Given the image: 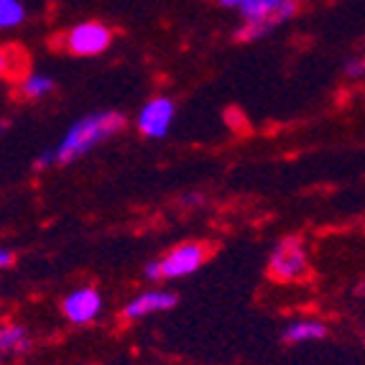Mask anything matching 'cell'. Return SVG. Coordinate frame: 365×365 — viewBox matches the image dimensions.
<instances>
[{"instance_id": "cell-1", "label": "cell", "mask_w": 365, "mask_h": 365, "mask_svg": "<svg viewBox=\"0 0 365 365\" xmlns=\"http://www.w3.org/2000/svg\"><path fill=\"white\" fill-rule=\"evenodd\" d=\"M125 128V115L118 110H95L87 115L77 118L67 128V133L61 135V140L54 148H46L36 156V169H46V166H67L74 164L77 158L87 156L90 151L118 135Z\"/></svg>"}, {"instance_id": "cell-2", "label": "cell", "mask_w": 365, "mask_h": 365, "mask_svg": "<svg viewBox=\"0 0 365 365\" xmlns=\"http://www.w3.org/2000/svg\"><path fill=\"white\" fill-rule=\"evenodd\" d=\"M307 274H309V256H307L302 237H284L268 258V276L281 284H294L304 279Z\"/></svg>"}, {"instance_id": "cell-3", "label": "cell", "mask_w": 365, "mask_h": 365, "mask_svg": "<svg viewBox=\"0 0 365 365\" xmlns=\"http://www.w3.org/2000/svg\"><path fill=\"white\" fill-rule=\"evenodd\" d=\"M210 256V245L202 240H184V243L174 245L164 258H158V271L161 279L177 281L184 276L197 274Z\"/></svg>"}, {"instance_id": "cell-4", "label": "cell", "mask_w": 365, "mask_h": 365, "mask_svg": "<svg viewBox=\"0 0 365 365\" xmlns=\"http://www.w3.org/2000/svg\"><path fill=\"white\" fill-rule=\"evenodd\" d=\"M64 49L74 56H100L113 46V31L100 21L77 24L61 36Z\"/></svg>"}, {"instance_id": "cell-5", "label": "cell", "mask_w": 365, "mask_h": 365, "mask_svg": "<svg viewBox=\"0 0 365 365\" xmlns=\"http://www.w3.org/2000/svg\"><path fill=\"white\" fill-rule=\"evenodd\" d=\"M174 118H177V103H174L169 95H158V98H151L138 110L135 125H138L140 135L158 140L171 130Z\"/></svg>"}, {"instance_id": "cell-6", "label": "cell", "mask_w": 365, "mask_h": 365, "mask_svg": "<svg viewBox=\"0 0 365 365\" xmlns=\"http://www.w3.org/2000/svg\"><path fill=\"white\" fill-rule=\"evenodd\" d=\"M103 307L105 299L95 287H79L61 299V314L77 327L98 322L100 314H103Z\"/></svg>"}, {"instance_id": "cell-7", "label": "cell", "mask_w": 365, "mask_h": 365, "mask_svg": "<svg viewBox=\"0 0 365 365\" xmlns=\"http://www.w3.org/2000/svg\"><path fill=\"white\" fill-rule=\"evenodd\" d=\"M299 11V3L297 0H287V3H281L279 8H274L271 13H266L263 19L258 21H243V24L237 26L235 31V38L237 41H258V38L268 36L271 31H276L279 26H284L287 21H292Z\"/></svg>"}, {"instance_id": "cell-8", "label": "cell", "mask_w": 365, "mask_h": 365, "mask_svg": "<svg viewBox=\"0 0 365 365\" xmlns=\"http://www.w3.org/2000/svg\"><path fill=\"white\" fill-rule=\"evenodd\" d=\"M177 307V294L166 292V289H146L140 292L138 297H133L128 304L123 307V319L125 322H138V319H146L158 312H169Z\"/></svg>"}, {"instance_id": "cell-9", "label": "cell", "mask_w": 365, "mask_h": 365, "mask_svg": "<svg viewBox=\"0 0 365 365\" xmlns=\"http://www.w3.org/2000/svg\"><path fill=\"white\" fill-rule=\"evenodd\" d=\"M284 342L299 345V342H317L327 337V324L319 319H294L284 327Z\"/></svg>"}, {"instance_id": "cell-10", "label": "cell", "mask_w": 365, "mask_h": 365, "mask_svg": "<svg viewBox=\"0 0 365 365\" xmlns=\"http://www.w3.org/2000/svg\"><path fill=\"white\" fill-rule=\"evenodd\" d=\"M29 345L31 335L26 327H21V324H0V358L24 353V350H29Z\"/></svg>"}, {"instance_id": "cell-11", "label": "cell", "mask_w": 365, "mask_h": 365, "mask_svg": "<svg viewBox=\"0 0 365 365\" xmlns=\"http://www.w3.org/2000/svg\"><path fill=\"white\" fill-rule=\"evenodd\" d=\"M21 92L31 100L46 98L49 92H54V79H51L49 74H38V72L26 74L24 82H21Z\"/></svg>"}, {"instance_id": "cell-12", "label": "cell", "mask_w": 365, "mask_h": 365, "mask_svg": "<svg viewBox=\"0 0 365 365\" xmlns=\"http://www.w3.org/2000/svg\"><path fill=\"white\" fill-rule=\"evenodd\" d=\"M26 6L21 0H0V31L19 29L26 21Z\"/></svg>"}, {"instance_id": "cell-13", "label": "cell", "mask_w": 365, "mask_h": 365, "mask_svg": "<svg viewBox=\"0 0 365 365\" xmlns=\"http://www.w3.org/2000/svg\"><path fill=\"white\" fill-rule=\"evenodd\" d=\"M281 3H287V0H250L248 6L240 8V16H243V21H258L274 8H279Z\"/></svg>"}, {"instance_id": "cell-14", "label": "cell", "mask_w": 365, "mask_h": 365, "mask_svg": "<svg viewBox=\"0 0 365 365\" xmlns=\"http://www.w3.org/2000/svg\"><path fill=\"white\" fill-rule=\"evenodd\" d=\"M363 72H365V64L360 56H355V59H350L345 64V77L347 79H363Z\"/></svg>"}, {"instance_id": "cell-15", "label": "cell", "mask_w": 365, "mask_h": 365, "mask_svg": "<svg viewBox=\"0 0 365 365\" xmlns=\"http://www.w3.org/2000/svg\"><path fill=\"white\" fill-rule=\"evenodd\" d=\"M13 72V51L0 46V77Z\"/></svg>"}, {"instance_id": "cell-16", "label": "cell", "mask_w": 365, "mask_h": 365, "mask_svg": "<svg viewBox=\"0 0 365 365\" xmlns=\"http://www.w3.org/2000/svg\"><path fill=\"white\" fill-rule=\"evenodd\" d=\"M143 276L148 281H161V271H158V261H151L146 268H143Z\"/></svg>"}, {"instance_id": "cell-17", "label": "cell", "mask_w": 365, "mask_h": 365, "mask_svg": "<svg viewBox=\"0 0 365 365\" xmlns=\"http://www.w3.org/2000/svg\"><path fill=\"white\" fill-rule=\"evenodd\" d=\"M220 6L222 8H237V11H240V8H245L250 3V0H217Z\"/></svg>"}, {"instance_id": "cell-18", "label": "cell", "mask_w": 365, "mask_h": 365, "mask_svg": "<svg viewBox=\"0 0 365 365\" xmlns=\"http://www.w3.org/2000/svg\"><path fill=\"white\" fill-rule=\"evenodd\" d=\"M13 263V253L11 250H6V248H0V271H3V268H8Z\"/></svg>"}, {"instance_id": "cell-19", "label": "cell", "mask_w": 365, "mask_h": 365, "mask_svg": "<svg viewBox=\"0 0 365 365\" xmlns=\"http://www.w3.org/2000/svg\"><path fill=\"white\" fill-rule=\"evenodd\" d=\"M6 130H8V123H6V120H3V123H0V135L6 133Z\"/></svg>"}]
</instances>
